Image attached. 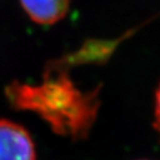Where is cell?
<instances>
[{
    "mask_svg": "<svg viewBox=\"0 0 160 160\" xmlns=\"http://www.w3.org/2000/svg\"><path fill=\"white\" fill-rule=\"evenodd\" d=\"M8 98L19 109L33 111L57 133L82 138L89 131L98 111V90L83 92L62 72L48 71L39 85L12 83Z\"/></svg>",
    "mask_w": 160,
    "mask_h": 160,
    "instance_id": "6da1fadb",
    "label": "cell"
},
{
    "mask_svg": "<svg viewBox=\"0 0 160 160\" xmlns=\"http://www.w3.org/2000/svg\"><path fill=\"white\" fill-rule=\"evenodd\" d=\"M0 160H36L30 135L10 120H0Z\"/></svg>",
    "mask_w": 160,
    "mask_h": 160,
    "instance_id": "7a4b0ae2",
    "label": "cell"
},
{
    "mask_svg": "<svg viewBox=\"0 0 160 160\" xmlns=\"http://www.w3.org/2000/svg\"><path fill=\"white\" fill-rule=\"evenodd\" d=\"M29 18L39 25H53L63 19L69 9V0H20Z\"/></svg>",
    "mask_w": 160,
    "mask_h": 160,
    "instance_id": "3957f363",
    "label": "cell"
},
{
    "mask_svg": "<svg viewBox=\"0 0 160 160\" xmlns=\"http://www.w3.org/2000/svg\"><path fill=\"white\" fill-rule=\"evenodd\" d=\"M155 127L160 135V86L156 93V108H155Z\"/></svg>",
    "mask_w": 160,
    "mask_h": 160,
    "instance_id": "277c9868",
    "label": "cell"
}]
</instances>
